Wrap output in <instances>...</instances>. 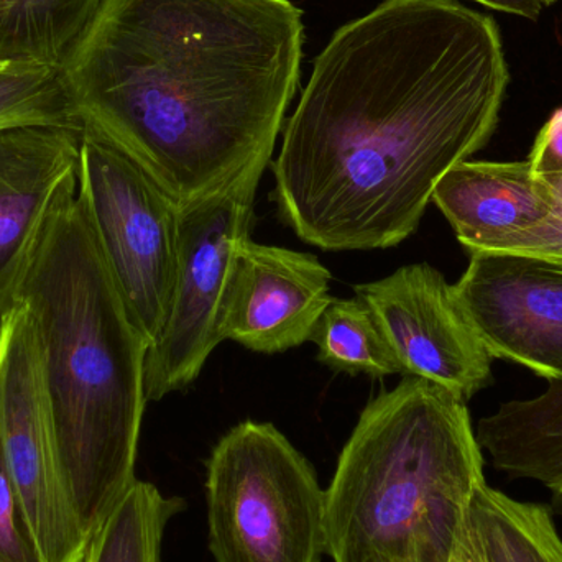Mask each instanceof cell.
Instances as JSON below:
<instances>
[{
  "instance_id": "9c48e42d",
  "label": "cell",
  "mask_w": 562,
  "mask_h": 562,
  "mask_svg": "<svg viewBox=\"0 0 562 562\" xmlns=\"http://www.w3.org/2000/svg\"><path fill=\"white\" fill-rule=\"evenodd\" d=\"M402 367L468 402L492 380V357L456 300L452 284L429 263L402 267L356 284Z\"/></svg>"
},
{
  "instance_id": "ffe728a7",
  "label": "cell",
  "mask_w": 562,
  "mask_h": 562,
  "mask_svg": "<svg viewBox=\"0 0 562 562\" xmlns=\"http://www.w3.org/2000/svg\"><path fill=\"white\" fill-rule=\"evenodd\" d=\"M0 562H45L0 445Z\"/></svg>"
},
{
  "instance_id": "8992f818",
  "label": "cell",
  "mask_w": 562,
  "mask_h": 562,
  "mask_svg": "<svg viewBox=\"0 0 562 562\" xmlns=\"http://www.w3.org/2000/svg\"><path fill=\"white\" fill-rule=\"evenodd\" d=\"M81 125L78 194L128 314L151 346L173 294L181 204L111 138Z\"/></svg>"
},
{
  "instance_id": "3957f363",
  "label": "cell",
  "mask_w": 562,
  "mask_h": 562,
  "mask_svg": "<svg viewBox=\"0 0 562 562\" xmlns=\"http://www.w3.org/2000/svg\"><path fill=\"white\" fill-rule=\"evenodd\" d=\"M29 311L49 422L86 540L135 482L148 342L78 194L56 198L13 290Z\"/></svg>"
},
{
  "instance_id": "d6986e66",
  "label": "cell",
  "mask_w": 562,
  "mask_h": 562,
  "mask_svg": "<svg viewBox=\"0 0 562 562\" xmlns=\"http://www.w3.org/2000/svg\"><path fill=\"white\" fill-rule=\"evenodd\" d=\"M23 125L81 127L58 66L0 61V131Z\"/></svg>"
},
{
  "instance_id": "7402d4cb",
  "label": "cell",
  "mask_w": 562,
  "mask_h": 562,
  "mask_svg": "<svg viewBox=\"0 0 562 562\" xmlns=\"http://www.w3.org/2000/svg\"><path fill=\"white\" fill-rule=\"evenodd\" d=\"M528 161L533 173L543 180L562 175V108L541 128Z\"/></svg>"
},
{
  "instance_id": "5bb4252c",
  "label": "cell",
  "mask_w": 562,
  "mask_h": 562,
  "mask_svg": "<svg viewBox=\"0 0 562 562\" xmlns=\"http://www.w3.org/2000/svg\"><path fill=\"white\" fill-rule=\"evenodd\" d=\"M537 398L512 400L479 422L475 438L495 471L540 482L562 515V380Z\"/></svg>"
},
{
  "instance_id": "ba28073f",
  "label": "cell",
  "mask_w": 562,
  "mask_h": 562,
  "mask_svg": "<svg viewBox=\"0 0 562 562\" xmlns=\"http://www.w3.org/2000/svg\"><path fill=\"white\" fill-rule=\"evenodd\" d=\"M0 445L45 562H82V533L59 464L32 319L23 304L0 316Z\"/></svg>"
},
{
  "instance_id": "e0dca14e",
  "label": "cell",
  "mask_w": 562,
  "mask_h": 562,
  "mask_svg": "<svg viewBox=\"0 0 562 562\" xmlns=\"http://www.w3.org/2000/svg\"><path fill=\"white\" fill-rule=\"evenodd\" d=\"M187 508L150 482L127 488L89 541L82 562H161V543L171 518Z\"/></svg>"
},
{
  "instance_id": "603a6c76",
  "label": "cell",
  "mask_w": 562,
  "mask_h": 562,
  "mask_svg": "<svg viewBox=\"0 0 562 562\" xmlns=\"http://www.w3.org/2000/svg\"><path fill=\"white\" fill-rule=\"evenodd\" d=\"M488 9L512 13L524 19L538 20L544 7H550L548 0H474Z\"/></svg>"
},
{
  "instance_id": "d4e9b609",
  "label": "cell",
  "mask_w": 562,
  "mask_h": 562,
  "mask_svg": "<svg viewBox=\"0 0 562 562\" xmlns=\"http://www.w3.org/2000/svg\"><path fill=\"white\" fill-rule=\"evenodd\" d=\"M541 180H543V178H541ZM544 181L550 184L551 190H553V193L557 194L558 200H560L562 204V175H560V177L548 178V180Z\"/></svg>"
},
{
  "instance_id": "44dd1931",
  "label": "cell",
  "mask_w": 562,
  "mask_h": 562,
  "mask_svg": "<svg viewBox=\"0 0 562 562\" xmlns=\"http://www.w3.org/2000/svg\"><path fill=\"white\" fill-rule=\"evenodd\" d=\"M475 252L521 254L562 266V204L543 223L492 240Z\"/></svg>"
},
{
  "instance_id": "9a60e30c",
  "label": "cell",
  "mask_w": 562,
  "mask_h": 562,
  "mask_svg": "<svg viewBox=\"0 0 562 562\" xmlns=\"http://www.w3.org/2000/svg\"><path fill=\"white\" fill-rule=\"evenodd\" d=\"M550 505L520 502L484 484L474 495L472 531L485 562H562Z\"/></svg>"
},
{
  "instance_id": "8fae6325",
  "label": "cell",
  "mask_w": 562,
  "mask_h": 562,
  "mask_svg": "<svg viewBox=\"0 0 562 562\" xmlns=\"http://www.w3.org/2000/svg\"><path fill=\"white\" fill-rule=\"evenodd\" d=\"M329 283V270L311 254L247 240L221 304V340L262 353L300 347L333 297Z\"/></svg>"
},
{
  "instance_id": "30bf717a",
  "label": "cell",
  "mask_w": 562,
  "mask_h": 562,
  "mask_svg": "<svg viewBox=\"0 0 562 562\" xmlns=\"http://www.w3.org/2000/svg\"><path fill=\"white\" fill-rule=\"evenodd\" d=\"M452 291L492 359L520 363L548 382L562 380L561 263L472 252Z\"/></svg>"
},
{
  "instance_id": "484cf974",
  "label": "cell",
  "mask_w": 562,
  "mask_h": 562,
  "mask_svg": "<svg viewBox=\"0 0 562 562\" xmlns=\"http://www.w3.org/2000/svg\"><path fill=\"white\" fill-rule=\"evenodd\" d=\"M7 2H9V0H0V19H2L3 10H5Z\"/></svg>"
},
{
  "instance_id": "7a4b0ae2",
  "label": "cell",
  "mask_w": 562,
  "mask_h": 562,
  "mask_svg": "<svg viewBox=\"0 0 562 562\" xmlns=\"http://www.w3.org/2000/svg\"><path fill=\"white\" fill-rule=\"evenodd\" d=\"M303 42L291 0H102L59 71L78 121L183 206L272 160Z\"/></svg>"
},
{
  "instance_id": "52a82bcc",
  "label": "cell",
  "mask_w": 562,
  "mask_h": 562,
  "mask_svg": "<svg viewBox=\"0 0 562 562\" xmlns=\"http://www.w3.org/2000/svg\"><path fill=\"white\" fill-rule=\"evenodd\" d=\"M270 164L256 161L216 193L181 206L170 310L145 359L147 402L188 389L223 342L221 304L234 259L250 239L257 188Z\"/></svg>"
},
{
  "instance_id": "5b68a950",
  "label": "cell",
  "mask_w": 562,
  "mask_h": 562,
  "mask_svg": "<svg viewBox=\"0 0 562 562\" xmlns=\"http://www.w3.org/2000/svg\"><path fill=\"white\" fill-rule=\"evenodd\" d=\"M210 550L216 562H323L326 491L270 423L244 422L207 461Z\"/></svg>"
},
{
  "instance_id": "7c38bea8",
  "label": "cell",
  "mask_w": 562,
  "mask_h": 562,
  "mask_svg": "<svg viewBox=\"0 0 562 562\" xmlns=\"http://www.w3.org/2000/svg\"><path fill=\"white\" fill-rule=\"evenodd\" d=\"M81 138L82 125L0 131V316L56 198L78 178Z\"/></svg>"
},
{
  "instance_id": "ac0fdd59",
  "label": "cell",
  "mask_w": 562,
  "mask_h": 562,
  "mask_svg": "<svg viewBox=\"0 0 562 562\" xmlns=\"http://www.w3.org/2000/svg\"><path fill=\"white\" fill-rule=\"evenodd\" d=\"M311 340L317 360L337 372L375 379L402 373L375 314L360 297H330Z\"/></svg>"
},
{
  "instance_id": "4fadbf2b",
  "label": "cell",
  "mask_w": 562,
  "mask_h": 562,
  "mask_svg": "<svg viewBox=\"0 0 562 562\" xmlns=\"http://www.w3.org/2000/svg\"><path fill=\"white\" fill-rule=\"evenodd\" d=\"M469 254L508 234L531 229L560 207L530 161L464 160L439 181L431 198Z\"/></svg>"
},
{
  "instance_id": "277c9868",
  "label": "cell",
  "mask_w": 562,
  "mask_h": 562,
  "mask_svg": "<svg viewBox=\"0 0 562 562\" xmlns=\"http://www.w3.org/2000/svg\"><path fill=\"white\" fill-rule=\"evenodd\" d=\"M487 484L465 402L418 376L370 400L326 491L334 562H452Z\"/></svg>"
},
{
  "instance_id": "6da1fadb",
  "label": "cell",
  "mask_w": 562,
  "mask_h": 562,
  "mask_svg": "<svg viewBox=\"0 0 562 562\" xmlns=\"http://www.w3.org/2000/svg\"><path fill=\"white\" fill-rule=\"evenodd\" d=\"M508 82L497 23L458 0H385L340 26L283 127L281 220L330 252L398 246L491 140Z\"/></svg>"
},
{
  "instance_id": "4316f807",
  "label": "cell",
  "mask_w": 562,
  "mask_h": 562,
  "mask_svg": "<svg viewBox=\"0 0 562 562\" xmlns=\"http://www.w3.org/2000/svg\"><path fill=\"white\" fill-rule=\"evenodd\" d=\"M548 2H550V5H551V3L557 2V0H548Z\"/></svg>"
},
{
  "instance_id": "2e32d148",
  "label": "cell",
  "mask_w": 562,
  "mask_h": 562,
  "mask_svg": "<svg viewBox=\"0 0 562 562\" xmlns=\"http://www.w3.org/2000/svg\"><path fill=\"white\" fill-rule=\"evenodd\" d=\"M102 0H9L0 19V61L61 66Z\"/></svg>"
},
{
  "instance_id": "cb8c5ba5",
  "label": "cell",
  "mask_w": 562,
  "mask_h": 562,
  "mask_svg": "<svg viewBox=\"0 0 562 562\" xmlns=\"http://www.w3.org/2000/svg\"><path fill=\"white\" fill-rule=\"evenodd\" d=\"M452 562H485L484 557H482L481 547H479L477 540H475L474 531L471 530V537L462 544L461 551H459L458 557Z\"/></svg>"
}]
</instances>
